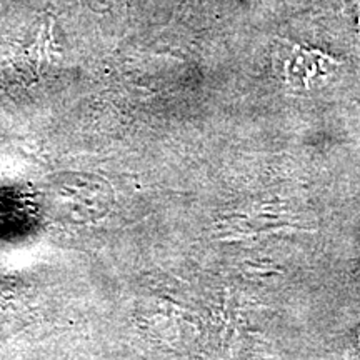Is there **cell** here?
<instances>
[{
    "label": "cell",
    "instance_id": "2",
    "mask_svg": "<svg viewBox=\"0 0 360 360\" xmlns=\"http://www.w3.org/2000/svg\"><path fill=\"white\" fill-rule=\"evenodd\" d=\"M103 2L107 4V7H112V6H127V0H103Z\"/></svg>",
    "mask_w": 360,
    "mask_h": 360
},
{
    "label": "cell",
    "instance_id": "1",
    "mask_svg": "<svg viewBox=\"0 0 360 360\" xmlns=\"http://www.w3.org/2000/svg\"><path fill=\"white\" fill-rule=\"evenodd\" d=\"M274 58L283 80L292 87L302 89H309L315 80L339 65L334 57L319 51H310L302 45L290 44L287 40L277 42Z\"/></svg>",
    "mask_w": 360,
    "mask_h": 360
}]
</instances>
